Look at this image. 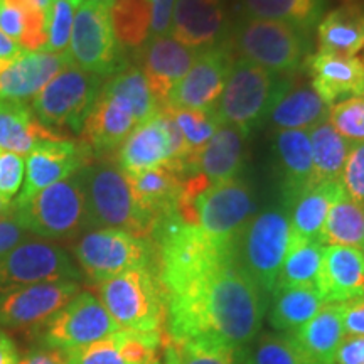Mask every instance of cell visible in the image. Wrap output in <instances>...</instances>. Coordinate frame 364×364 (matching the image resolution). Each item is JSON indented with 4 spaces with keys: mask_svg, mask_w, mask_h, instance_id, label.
Here are the masks:
<instances>
[{
    "mask_svg": "<svg viewBox=\"0 0 364 364\" xmlns=\"http://www.w3.org/2000/svg\"><path fill=\"white\" fill-rule=\"evenodd\" d=\"M100 300L120 329L166 332V292L156 267L134 268L98 284Z\"/></svg>",
    "mask_w": 364,
    "mask_h": 364,
    "instance_id": "5b68a950",
    "label": "cell"
},
{
    "mask_svg": "<svg viewBox=\"0 0 364 364\" xmlns=\"http://www.w3.org/2000/svg\"><path fill=\"white\" fill-rule=\"evenodd\" d=\"M150 364H164V363H162V359L157 356V358H156V359H154V361H152V363H150Z\"/></svg>",
    "mask_w": 364,
    "mask_h": 364,
    "instance_id": "91938a15",
    "label": "cell"
},
{
    "mask_svg": "<svg viewBox=\"0 0 364 364\" xmlns=\"http://www.w3.org/2000/svg\"><path fill=\"white\" fill-rule=\"evenodd\" d=\"M317 43L322 54L351 58L364 48V0H344L317 22Z\"/></svg>",
    "mask_w": 364,
    "mask_h": 364,
    "instance_id": "4316f807",
    "label": "cell"
},
{
    "mask_svg": "<svg viewBox=\"0 0 364 364\" xmlns=\"http://www.w3.org/2000/svg\"><path fill=\"white\" fill-rule=\"evenodd\" d=\"M334 364H364V336H346L336 353Z\"/></svg>",
    "mask_w": 364,
    "mask_h": 364,
    "instance_id": "c3c4849f",
    "label": "cell"
},
{
    "mask_svg": "<svg viewBox=\"0 0 364 364\" xmlns=\"http://www.w3.org/2000/svg\"><path fill=\"white\" fill-rule=\"evenodd\" d=\"M110 19L118 44L140 49L150 38V0H113Z\"/></svg>",
    "mask_w": 364,
    "mask_h": 364,
    "instance_id": "74e56055",
    "label": "cell"
},
{
    "mask_svg": "<svg viewBox=\"0 0 364 364\" xmlns=\"http://www.w3.org/2000/svg\"><path fill=\"white\" fill-rule=\"evenodd\" d=\"M309 135L312 147L314 186L321 182L341 181L354 142L338 134L329 120L309 130Z\"/></svg>",
    "mask_w": 364,
    "mask_h": 364,
    "instance_id": "e575fe53",
    "label": "cell"
},
{
    "mask_svg": "<svg viewBox=\"0 0 364 364\" xmlns=\"http://www.w3.org/2000/svg\"><path fill=\"white\" fill-rule=\"evenodd\" d=\"M290 238L289 209L275 204L257 211L236 240V262L265 295L275 290Z\"/></svg>",
    "mask_w": 364,
    "mask_h": 364,
    "instance_id": "52a82bcc",
    "label": "cell"
},
{
    "mask_svg": "<svg viewBox=\"0 0 364 364\" xmlns=\"http://www.w3.org/2000/svg\"><path fill=\"white\" fill-rule=\"evenodd\" d=\"M247 19L289 24L307 34L324 16V0H240Z\"/></svg>",
    "mask_w": 364,
    "mask_h": 364,
    "instance_id": "d6a6232c",
    "label": "cell"
},
{
    "mask_svg": "<svg viewBox=\"0 0 364 364\" xmlns=\"http://www.w3.org/2000/svg\"><path fill=\"white\" fill-rule=\"evenodd\" d=\"M68 54L73 65L103 80L127 66L107 7L88 0L76 7Z\"/></svg>",
    "mask_w": 364,
    "mask_h": 364,
    "instance_id": "7c38bea8",
    "label": "cell"
},
{
    "mask_svg": "<svg viewBox=\"0 0 364 364\" xmlns=\"http://www.w3.org/2000/svg\"><path fill=\"white\" fill-rule=\"evenodd\" d=\"M226 7L223 0H177L169 36L186 48L206 51L228 38Z\"/></svg>",
    "mask_w": 364,
    "mask_h": 364,
    "instance_id": "44dd1931",
    "label": "cell"
},
{
    "mask_svg": "<svg viewBox=\"0 0 364 364\" xmlns=\"http://www.w3.org/2000/svg\"><path fill=\"white\" fill-rule=\"evenodd\" d=\"M324 247H353L364 252V208L343 193L327 213L321 233Z\"/></svg>",
    "mask_w": 364,
    "mask_h": 364,
    "instance_id": "d590c367",
    "label": "cell"
},
{
    "mask_svg": "<svg viewBox=\"0 0 364 364\" xmlns=\"http://www.w3.org/2000/svg\"><path fill=\"white\" fill-rule=\"evenodd\" d=\"M236 56L228 46L221 44L199 53L191 70L186 73L162 108L167 110H216Z\"/></svg>",
    "mask_w": 364,
    "mask_h": 364,
    "instance_id": "e0dca14e",
    "label": "cell"
},
{
    "mask_svg": "<svg viewBox=\"0 0 364 364\" xmlns=\"http://www.w3.org/2000/svg\"><path fill=\"white\" fill-rule=\"evenodd\" d=\"M21 46L16 43V41H12L9 36H6L0 31V59H7V58H12L16 56L17 53H21Z\"/></svg>",
    "mask_w": 364,
    "mask_h": 364,
    "instance_id": "11a10c76",
    "label": "cell"
},
{
    "mask_svg": "<svg viewBox=\"0 0 364 364\" xmlns=\"http://www.w3.org/2000/svg\"><path fill=\"white\" fill-rule=\"evenodd\" d=\"M0 4H2V0H0Z\"/></svg>",
    "mask_w": 364,
    "mask_h": 364,
    "instance_id": "94428289",
    "label": "cell"
},
{
    "mask_svg": "<svg viewBox=\"0 0 364 364\" xmlns=\"http://www.w3.org/2000/svg\"><path fill=\"white\" fill-rule=\"evenodd\" d=\"M103 83V78L70 63L36 95L31 110L49 130L80 135Z\"/></svg>",
    "mask_w": 364,
    "mask_h": 364,
    "instance_id": "30bf717a",
    "label": "cell"
},
{
    "mask_svg": "<svg viewBox=\"0 0 364 364\" xmlns=\"http://www.w3.org/2000/svg\"><path fill=\"white\" fill-rule=\"evenodd\" d=\"M76 6L65 0H53L51 12H49V29L46 53L66 54L70 49V41L73 33V22H75Z\"/></svg>",
    "mask_w": 364,
    "mask_h": 364,
    "instance_id": "7bdbcfd3",
    "label": "cell"
},
{
    "mask_svg": "<svg viewBox=\"0 0 364 364\" xmlns=\"http://www.w3.org/2000/svg\"><path fill=\"white\" fill-rule=\"evenodd\" d=\"M152 241L167 304L164 336L247 348L262 327L267 295L238 265L235 247L216 243L177 215L159 223Z\"/></svg>",
    "mask_w": 364,
    "mask_h": 364,
    "instance_id": "6da1fadb",
    "label": "cell"
},
{
    "mask_svg": "<svg viewBox=\"0 0 364 364\" xmlns=\"http://www.w3.org/2000/svg\"><path fill=\"white\" fill-rule=\"evenodd\" d=\"M344 193L343 182H321L302 193L289 208L290 230L294 238L314 240L321 243L327 213L336 199Z\"/></svg>",
    "mask_w": 364,
    "mask_h": 364,
    "instance_id": "4dcf8cb0",
    "label": "cell"
},
{
    "mask_svg": "<svg viewBox=\"0 0 364 364\" xmlns=\"http://www.w3.org/2000/svg\"><path fill=\"white\" fill-rule=\"evenodd\" d=\"M198 56L199 51L186 48L171 36L149 38L139 49V68L147 80L159 108L166 105L171 91L184 78Z\"/></svg>",
    "mask_w": 364,
    "mask_h": 364,
    "instance_id": "ffe728a7",
    "label": "cell"
},
{
    "mask_svg": "<svg viewBox=\"0 0 364 364\" xmlns=\"http://www.w3.org/2000/svg\"><path fill=\"white\" fill-rule=\"evenodd\" d=\"M65 2H70V4H73V6H76L78 7L81 2H83V0H65Z\"/></svg>",
    "mask_w": 364,
    "mask_h": 364,
    "instance_id": "680465c9",
    "label": "cell"
},
{
    "mask_svg": "<svg viewBox=\"0 0 364 364\" xmlns=\"http://www.w3.org/2000/svg\"><path fill=\"white\" fill-rule=\"evenodd\" d=\"M346 336H364V299L343 304Z\"/></svg>",
    "mask_w": 364,
    "mask_h": 364,
    "instance_id": "f907efd6",
    "label": "cell"
},
{
    "mask_svg": "<svg viewBox=\"0 0 364 364\" xmlns=\"http://www.w3.org/2000/svg\"><path fill=\"white\" fill-rule=\"evenodd\" d=\"M304 38L306 34L289 24L243 17L228 33L226 43L236 58L248 59L277 75H290L304 65Z\"/></svg>",
    "mask_w": 364,
    "mask_h": 364,
    "instance_id": "9c48e42d",
    "label": "cell"
},
{
    "mask_svg": "<svg viewBox=\"0 0 364 364\" xmlns=\"http://www.w3.org/2000/svg\"><path fill=\"white\" fill-rule=\"evenodd\" d=\"M22 29H24V12L0 4V31L19 44Z\"/></svg>",
    "mask_w": 364,
    "mask_h": 364,
    "instance_id": "681fc988",
    "label": "cell"
},
{
    "mask_svg": "<svg viewBox=\"0 0 364 364\" xmlns=\"http://www.w3.org/2000/svg\"><path fill=\"white\" fill-rule=\"evenodd\" d=\"M88 2L98 4V6H103V7L110 9V7H112V4H113V0H88Z\"/></svg>",
    "mask_w": 364,
    "mask_h": 364,
    "instance_id": "6f0895ef",
    "label": "cell"
},
{
    "mask_svg": "<svg viewBox=\"0 0 364 364\" xmlns=\"http://www.w3.org/2000/svg\"><path fill=\"white\" fill-rule=\"evenodd\" d=\"M120 327L113 321L102 300L90 292H80L61 311L38 329L46 348L75 351L107 338Z\"/></svg>",
    "mask_w": 364,
    "mask_h": 364,
    "instance_id": "9a60e30c",
    "label": "cell"
},
{
    "mask_svg": "<svg viewBox=\"0 0 364 364\" xmlns=\"http://www.w3.org/2000/svg\"><path fill=\"white\" fill-rule=\"evenodd\" d=\"M71 63L70 54L26 51L0 59V100L22 102L34 98L46 85Z\"/></svg>",
    "mask_w": 364,
    "mask_h": 364,
    "instance_id": "7402d4cb",
    "label": "cell"
},
{
    "mask_svg": "<svg viewBox=\"0 0 364 364\" xmlns=\"http://www.w3.org/2000/svg\"><path fill=\"white\" fill-rule=\"evenodd\" d=\"M273 152L280 179L282 206L289 209L300 194L314 186L311 135L307 130H277Z\"/></svg>",
    "mask_w": 364,
    "mask_h": 364,
    "instance_id": "d4e9b609",
    "label": "cell"
},
{
    "mask_svg": "<svg viewBox=\"0 0 364 364\" xmlns=\"http://www.w3.org/2000/svg\"><path fill=\"white\" fill-rule=\"evenodd\" d=\"M93 159L95 154L83 140H73L68 136L44 140L27 156L24 167L26 179L22 182L21 194L16 203L26 201L41 189L70 179L93 162Z\"/></svg>",
    "mask_w": 364,
    "mask_h": 364,
    "instance_id": "ac0fdd59",
    "label": "cell"
},
{
    "mask_svg": "<svg viewBox=\"0 0 364 364\" xmlns=\"http://www.w3.org/2000/svg\"><path fill=\"white\" fill-rule=\"evenodd\" d=\"M161 110L169 112L184 139L189 157L201 150L221 127L215 110H167V108H161Z\"/></svg>",
    "mask_w": 364,
    "mask_h": 364,
    "instance_id": "60d3db41",
    "label": "cell"
},
{
    "mask_svg": "<svg viewBox=\"0 0 364 364\" xmlns=\"http://www.w3.org/2000/svg\"><path fill=\"white\" fill-rule=\"evenodd\" d=\"M245 349L247 354L241 351V364H317L292 336L287 334L265 332Z\"/></svg>",
    "mask_w": 364,
    "mask_h": 364,
    "instance_id": "ab89813d",
    "label": "cell"
},
{
    "mask_svg": "<svg viewBox=\"0 0 364 364\" xmlns=\"http://www.w3.org/2000/svg\"><path fill=\"white\" fill-rule=\"evenodd\" d=\"M317 290L326 304L364 299V252L353 247H324Z\"/></svg>",
    "mask_w": 364,
    "mask_h": 364,
    "instance_id": "484cf974",
    "label": "cell"
},
{
    "mask_svg": "<svg viewBox=\"0 0 364 364\" xmlns=\"http://www.w3.org/2000/svg\"><path fill=\"white\" fill-rule=\"evenodd\" d=\"M322 255H324L322 243L292 236L273 292L290 287H317Z\"/></svg>",
    "mask_w": 364,
    "mask_h": 364,
    "instance_id": "8d00e7d4",
    "label": "cell"
},
{
    "mask_svg": "<svg viewBox=\"0 0 364 364\" xmlns=\"http://www.w3.org/2000/svg\"><path fill=\"white\" fill-rule=\"evenodd\" d=\"M81 279L65 248L44 240H24L0 258V295L44 282Z\"/></svg>",
    "mask_w": 364,
    "mask_h": 364,
    "instance_id": "5bb4252c",
    "label": "cell"
},
{
    "mask_svg": "<svg viewBox=\"0 0 364 364\" xmlns=\"http://www.w3.org/2000/svg\"><path fill=\"white\" fill-rule=\"evenodd\" d=\"M257 215V198L252 186L233 179L211 186L189 199H181L177 216L203 231L208 238L235 247L247 223Z\"/></svg>",
    "mask_w": 364,
    "mask_h": 364,
    "instance_id": "8992f818",
    "label": "cell"
},
{
    "mask_svg": "<svg viewBox=\"0 0 364 364\" xmlns=\"http://www.w3.org/2000/svg\"><path fill=\"white\" fill-rule=\"evenodd\" d=\"M2 4L19 9L22 12L33 11V9H43V11L49 12L51 11L53 0H2Z\"/></svg>",
    "mask_w": 364,
    "mask_h": 364,
    "instance_id": "db71d44e",
    "label": "cell"
},
{
    "mask_svg": "<svg viewBox=\"0 0 364 364\" xmlns=\"http://www.w3.org/2000/svg\"><path fill=\"white\" fill-rule=\"evenodd\" d=\"M12 209L14 206L11 204V201H9V199H4L2 196H0V220L12 216Z\"/></svg>",
    "mask_w": 364,
    "mask_h": 364,
    "instance_id": "9f6ffc18",
    "label": "cell"
},
{
    "mask_svg": "<svg viewBox=\"0 0 364 364\" xmlns=\"http://www.w3.org/2000/svg\"><path fill=\"white\" fill-rule=\"evenodd\" d=\"M12 216L27 233L48 240H73L90 230L85 196L76 174L14 203Z\"/></svg>",
    "mask_w": 364,
    "mask_h": 364,
    "instance_id": "ba28073f",
    "label": "cell"
},
{
    "mask_svg": "<svg viewBox=\"0 0 364 364\" xmlns=\"http://www.w3.org/2000/svg\"><path fill=\"white\" fill-rule=\"evenodd\" d=\"M85 196L90 230L115 228L152 240L157 221L139 206L129 179L115 164L91 162L76 172Z\"/></svg>",
    "mask_w": 364,
    "mask_h": 364,
    "instance_id": "3957f363",
    "label": "cell"
},
{
    "mask_svg": "<svg viewBox=\"0 0 364 364\" xmlns=\"http://www.w3.org/2000/svg\"><path fill=\"white\" fill-rule=\"evenodd\" d=\"M75 257L81 272L97 285L134 268L156 267L152 240L115 228H98L85 233L75 245Z\"/></svg>",
    "mask_w": 364,
    "mask_h": 364,
    "instance_id": "8fae6325",
    "label": "cell"
},
{
    "mask_svg": "<svg viewBox=\"0 0 364 364\" xmlns=\"http://www.w3.org/2000/svg\"><path fill=\"white\" fill-rule=\"evenodd\" d=\"M292 86L289 75H277L248 59L236 58L226 86L218 102L216 117L221 125H233L248 136L268 120L277 102Z\"/></svg>",
    "mask_w": 364,
    "mask_h": 364,
    "instance_id": "277c9868",
    "label": "cell"
},
{
    "mask_svg": "<svg viewBox=\"0 0 364 364\" xmlns=\"http://www.w3.org/2000/svg\"><path fill=\"white\" fill-rule=\"evenodd\" d=\"M162 332L118 329L70 353V364H150L162 348Z\"/></svg>",
    "mask_w": 364,
    "mask_h": 364,
    "instance_id": "603a6c76",
    "label": "cell"
},
{
    "mask_svg": "<svg viewBox=\"0 0 364 364\" xmlns=\"http://www.w3.org/2000/svg\"><path fill=\"white\" fill-rule=\"evenodd\" d=\"M188 159L189 150L184 139L166 110H159L140 124L117 149V166L125 176L166 164L182 176V167Z\"/></svg>",
    "mask_w": 364,
    "mask_h": 364,
    "instance_id": "4fadbf2b",
    "label": "cell"
},
{
    "mask_svg": "<svg viewBox=\"0 0 364 364\" xmlns=\"http://www.w3.org/2000/svg\"><path fill=\"white\" fill-rule=\"evenodd\" d=\"M161 110L139 66H125L105 81L85 118L80 140L95 156L113 152L136 127Z\"/></svg>",
    "mask_w": 364,
    "mask_h": 364,
    "instance_id": "7a4b0ae2",
    "label": "cell"
},
{
    "mask_svg": "<svg viewBox=\"0 0 364 364\" xmlns=\"http://www.w3.org/2000/svg\"><path fill=\"white\" fill-rule=\"evenodd\" d=\"M36 118L34 112L22 102L0 100V149L16 156H29L44 140L61 139Z\"/></svg>",
    "mask_w": 364,
    "mask_h": 364,
    "instance_id": "f1b7e54d",
    "label": "cell"
},
{
    "mask_svg": "<svg viewBox=\"0 0 364 364\" xmlns=\"http://www.w3.org/2000/svg\"><path fill=\"white\" fill-rule=\"evenodd\" d=\"M26 235L27 231L14 220V216L0 220V258L6 257L11 250L22 243L26 240Z\"/></svg>",
    "mask_w": 364,
    "mask_h": 364,
    "instance_id": "7dc6e473",
    "label": "cell"
},
{
    "mask_svg": "<svg viewBox=\"0 0 364 364\" xmlns=\"http://www.w3.org/2000/svg\"><path fill=\"white\" fill-rule=\"evenodd\" d=\"M331 107L311 85L290 86L268 117L277 130H312L329 120Z\"/></svg>",
    "mask_w": 364,
    "mask_h": 364,
    "instance_id": "1f68e13d",
    "label": "cell"
},
{
    "mask_svg": "<svg viewBox=\"0 0 364 364\" xmlns=\"http://www.w3.org/2000/svg\"><path fill=\"white\" fill-rule=\"evenodd\" d=\"M344 193L354 203L364 208V142L353 144L348 161H346L343 176H341Z\"/></svg>",
    "mask_w": 364,
    "mask_h": 364,
    "instance_id": "ee69618b",
    "label": "cell"
},
{
    "mask_svg": "<svg viewBox=\"0 0 364 364\" xmlns=\"http://www.w3.org/2000/svg\"><path fill=\"white\" fill-rule=\"evenodd\" d=\"M311 86L326 105L364 97V59L316 53L304 61Z\"/></svg>",
    "mask_w": 364,
    "mask_h": 364,
    "instance_id": "cb8c5ba5",
    "label": "cell"
},
{
    "mask_svg": "<svg viewBox=\"0 0 364 364\" xmlns=\"http://www.w3.org/2000/svg\"><path fill=\"white\" fill-rule=\"evenodd\" d=\"M136 204L159 223L177 215L184 179L171 166H157L139 174L127 176Z\"/></svg>",
    "mask_w": 364,
    "mask_h": 364,
    "instance_id": "83f0119b",
    "label": "cell"
},
{
    "mask_svg": "<svg viewBox=\"0 0 364 364\" xmlns=\"http://www.w3.org/2000/svg\"><path fill=\"white\" fill-rule=\"evenodd\" d=\"M292 338L317 364H334L338 348L346 338L343 304H326Z\"/></svg>",
    "mask_w": 364,
    "mask_h": 364,
    "instance_id": "f546056e",
    "label": "cell"
},
{
    "mask_svg": "<svg viewBox=\"0 0 364 364\" xmlns=\"http://www.w3.org/2000/svg\"><path fill=\"white\" fill-rule=\"evenodd\" d=\"M177 0H150V38L169 36Z\"/></svg>",
    "mask_w": 364,
    "mask_h": 364,
    "instance_id": "bcb514c9",
    "label": "cell"
},
{
    "mask_svg": "<svg viewBox=\"0 0 364 364\" xmlns=\"http://www.w3.org/2000/svg\"><path fill=\"white\" fill-rule=\"evenodd\" d=\"M329 124L344 139L354 144L364 142V97L349 98L332 105Z\"/></svg>",
    "mask_w": 364,
    "mask_h": 364,
    "instance_id": "b9f144b4",
    "label": "cell"
},
{
    "mask_svg": "<svg viewBox=\"0 0 364 364\" xmlns=\"http://www.w3.org/2000/svg\"><path fill=\"white\" fill-rule=\"evenodd\" d=\"M19 354H17L16 344L4 331H0V364H17Z\"/></svg>",
    "mask_w": 364,
    "mask_h": 364,
    "instance_id": "f5cc1de1",
    "label": "cell"
},
{
    "mask_svg": "<svg viewBox=\"0 0 364 364\" xmlns=\"http://www.w3.org/2000/svg\"><path fill=\"white\" fill-rule=\"evenodd\" d=\"M164 364H240L241 351L208 341H172L164 336Z\"/></svg>",
    "mask_w": 364,
    "mask_h": 364,
    "instance_id": "f35d334b",
    "label": "cell"
},
{
    "mask_svg": "<svg viewBox=\"0 0 364 364\" xmlns=\"http://www.w3.org/2000/svg\"><path fill=\"white\" fill-rule=\"evenodd\" d=\"M22 177H24L22 157L0 149V196L11 201V198L22 188Z\"/></svg>",
    "mask_w": 364,
    "mask_h": 364,
    "instance_id": "f6af8a7d",
    "label": "cell"
},
{
    "mask_svg": "<svg viewBox=\"0 0 364 364\" xmlns=\"http://www.w3.org/2000/svg\"><path fill=\"white\" fill-rule=\"evenodd\" d=\"M268 322L280 332H294L326 306L317 287H290L273 292Z\"/></svg>",
    "mask_w": 364,
    "mask_h": 364,
    "instance_id": "836d02e7",
    "label": "cell"
},
{
    "mask_svg": "<svg viewBox=\"0 0 364 364\" xmlns=\"http://www.w3.org/2000/svg\"><path fill=\"white\" fill-rule=\"evenodd\" d=\"M81 292L75 280L44 282L0 295V327L36 331Z\"/></svg>",
    "mask_w": 364,
    "mask_h": 364,
    "instance_id": "d6986e66",
    "label": "cell"
},
{
    "mask_svg": "<svg viewBox=\"0 0 364 364\" xmlns=\"http://www.w3.org/2000/svg\"><path fill=\"white\" fill-rule=\"evenodd\" d=\"M247 135L233 125H221L201 150L182 167L181 199H189L211 186L238 179L245 164Z\"/></svg>",
    "mask_w": 364,
    "mask_h": 364,
    "instance_id": "2e32d148",
    "label": "cell"
},
{
    "mask_svg": "<svg viewBox=\"0 0 364 364\" xmlns=\"http://www.w3.org/2000/svg\"><path fill=\"white\" fill-rule=\"evenodd\" d=\"M17 364H70V353L41 346L31 349Z\"/></svg>",
    "mask_w": 364,
    "mask_h": 364,
    "instance_id": "816d5d0a",
    "label": "cell"
}]
</instances>
